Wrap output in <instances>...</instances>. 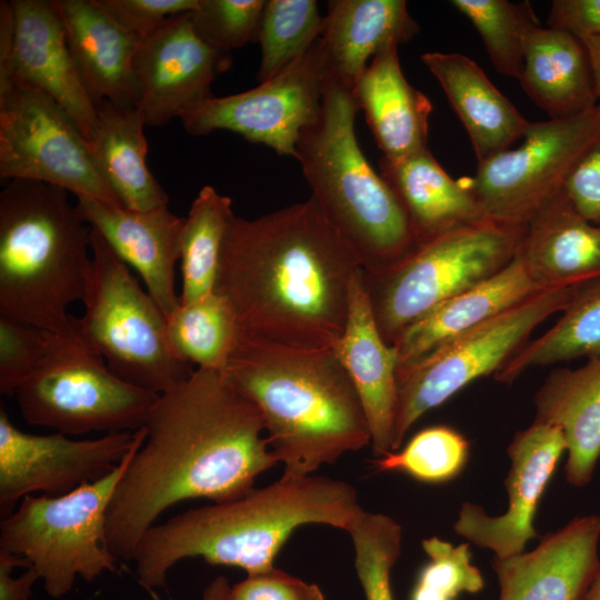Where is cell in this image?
Instances as JSON below:
<instances>
[{"label": "cell", "mask_w": 600, "mask_h": 600, "mask_svg": "<svg viewBox=\"0 0 600 600\" xmlns=\"http://www.w3.org/2000/svg\"><path fill=\"white\" fill-rule=\"evenodd\" d=\"M122 29L138 39L160 28L170 18L193 11L199 0H96Z\"/></svg>", "instance_id": "obj_42"}, {"label": "cell", "mask_w": 600, "mask_h": 600, "mask_svg": "<svg viewBox=\"0 0 600 600\" xmlns=\"http://www.w3.org/2000/svg\"><path fill=\"white\" fill-rule=\"evenodd\" d=\"M482 39L486 51L502 76L520 79L529 33L540 26L529 1L452 0Z\"/></svg>", "instance_id": "obj_36"}, {"label": "cell", "mask_w": 600, "mask_h": 600, "mask_svg": "<svg viewBox=\"0 0 600 600\" xmlns=\"http://www.w3.org/2000/svg\"><path fill=\"white\" fill-rule=\"evenodd\" d=\"M38 579V572L24 559L0 552V600H30Z\"/></svg>", "instance_id": "obj_46"}, {"label": "cell", "mask_w": 600, "mask_h": 600, "mask_svg": "<svg viewBox=\"0 0 600 600\" xmlns=\"http://www.w3.org/2000/svg\"><path fill=\"white\" fill-rule=\"evenodd\" d=\"M13 47L0 68V89L12 81L36 88L56 100L74 120L89 143L97 111L84 89L53 0H12Z\"/></svg>", "instance_id": "obj_18"}, {"label": "cell", "mask_w": 600, "mask_h": 600, "mask_svg": "<svg viewBox=\"0 0 600 600\" xmlns=\"http://www.w3.org/2000/svg\"><path fill=\"white\" fill-rule=\"evenodd\" d=\"M469 441L447 426L426 428L400 451L373 461L378 471H398L426 483H442L458 477L469 458Z\"/></svg>", "instance_id": "obj_37"}, {"label": "cell", "mask_w": 600, "mask_h": 600, "mask_svg": "<svg viewBox=\"0 0 600 600\" xmlns=\"http://www.w3.org/2000/svg\"><path fill=\"white\" fill-rule=\"evenodd\" d=\"M518 81L549 119L574 117L600 103L582 41L548 27L539 26L529 33Z\"/></svg>", "instance_id": "obj_30"}, {"label": "cell", "mask_w": 600, "mask_h": 600, "mask_svg": "<svg viewBox=\"0 0 600 600\" xmlns=\"http://www.w3.org/2000/svg\"><path fill=\"white\" fill-rule=\"evenodd\" d=\"M144 427L123 460L101 479L59 496H26L0 522V552L24 559L48 596L60 599L77 577L93 581L116 571L117 559L106 547L107 511L116 487L144 441Z\"/></svg>", "instance_id": "obj_8"}, {"label": "cell", "mask_w": 600, "mask_h": 600, "mask_svg": "<svg viewBox=\"0 0 600 600\" xmlns=\"http://www.w3.org/2000/svg\"><path fill=\"white\" fill-rule=\"evenodd\" d=\"M92 266L79 319L81 340L120 379L162 394L191 377L171 349L167 318L128 264L91 228Z\"/></svg>", "instance_id": "obj_9"}, {"label": "cell", "mask_w": 600, "mask_h": 600, "mask_svg": "<svg viewBox=\"0 0 600 600\" xmlns=\"http://www.w3.org/2000/svg\"><path fill=\"white\" fill-rule=\"evenodd\" d=\"M160 394L116 376L106 361L72 333H54L51 351L18 389L23 419L63 434L136 431Z\"/></svg>", "instance_id": "obj_11"}, {"label": "cell", "mask_w": 600, "mask_h": 600, "mask_svg": "<svg viewBox=\"0 0 600 600\" xmlns=\"http://www.w3.org/2000/svg\"><path fill=\"white\" fill-rule=\"evenodd\" d=\"M361 264L314 200L256 219L233 216L214 291L241 332L287 346L334 349Z\"/></svg>", "instance_id": "obj_2"}, {"label": "cell", "mask_w": 600, "mask_h": 600, "mask_svg": "<svg viewBox=\"0 0 600 600\" xmlns=\"http://www.w3.org/2000/svg\"><path fill=\"white\" fill-rule=\"evenodd\" d=\"M564 451L563 433L556 426L533 421L518 431L508 447L511 466L504 480L506 512L491 517L481 506L464 502L453 524L457 534L492 550L496 558L524 552L528 541L538 537L537 508Z\"/></svg>", "instance_id": "obj_17"}, {"label": "cell", "mask_w": 600, "mask_h": 600, "mask_svg": "<svg viewBox=\"0 0 600 600\" xmlns=\"http://www.w3.org/2000/svg\"><path fill=\"white\" fill-rule=\"evenodd\" d=\"M97 124L88 143L93 160L123 208L148 211L168 206V196L147 166L144 119L137 108L94 102Z\"/></svg>", "instance_id": "obj_31"}, {"label": "cell", "mask_w": 600, "mask_h": 600, "mask_svg": "<svg viewBox=\"0 0 600 600\" xmlns=\"http://www.w3.org/2000/svg\"><path fill=\"white\" fill-rule=\"evenodd\" d=\"M422 548L429 561L418 573L410 600H457L461 593L483 589V577L471 562L469 543L452 546L431 537L422 540Z\"/></svg>", "instance_id": "obj_39"}, {"label": "cell", "mask_w": 600, "mask_h": 600, "mask_svg": "<svg viewBox=\"0 0 600 600\" xmlns=\"http://www.w3.org/2000/svg\"><path fill=\"white\" fill-rule=\"evenodd\" d=\"M599 138L600 103L574 117L530 121L519 147L478 162L467 183L489 219L527 226Z\"/></svg>", "instance_id": "obj_13"}, {"label": "cell", "mask_w": 600, "mask_h": 600, "mask_svg": "<svg viewBox=\"0 0 600 600\" xmlns=\"http://www.w3.org/2000/svg\"><path fill=\"white\" fill-rule=\"evenodd\" d=\"M54 333L0 318V392L16 396L52 349Z\"/></svg>", "instance_id": "obj_41"}, {"label": "cell", "mask_w": 600, "mask_h": 600, "mask_svg": "<svg viewBox=\"0 0 600 600\" xmlns=\"http://www.w3.org/2000/svg\"><path fill=\"white\" fill-rule=\"evenodd\" d=\"M380 174L401 203L418 244L489 220L467 181L452 179L428 148L396 161L382 157Z\"/></svg>", "instance_id": "obj_27"}, {"label": "cell", "mask_w": 600, "mask_h": 600, "mask_svg": "<svg viewBox=\"0 0 600 600\" xmlns=\"http://www.w3.org/2000/svg\"><path fill=\"white\" fill-rule=\"evenodd\" d=\"M231 586L224 576L211 580L202 592V600H228Z\"/></svg>", "instance_id": "obj_47"}, {"label": "cell", "mask_w": 600, "mask_h": 600, "mask_svg": "<svg viewBox=\"0 0 600 600\" xmlns=\"http://www.w3.org/2000/svg\"><path fill=\"white\" fill-rule=\"evenodd\" d=\"M581 41L584 44L590 58L600 101V36L587 38Z\"/></svg>", "instance_id": "obj_48"}, {"label": "cell", "mask_w": 600, "mask_h": 600, "mask_svg": "<svg viewBox=\"0 0 600 600\" xmlns=\"http://www.w3.org/2000/svg\"><path fill=\"white\" fill-rule=\"evenodd\" d=\"M520 252L541 290L600 281V227L574 208L564 188L529 220Z\"/></svg>", "instance_id": "obj_23"}, {"label": "cell", "mask_w": 600, "mask_h": 600, "mask_svg": "<svg viewBox=\"0 0 600 600\" xmlns=\"http://www.w3.org/2000/svg\"><path fill=\"white\" fill-rule=\"evenodd\" d=\"M361 271L352 280L346 329L333 350L362 402L371 447L383 456L393 451L398 357L379 332Z\"/></svg>", "instance_id": "obj_22"}, {"label": "cell", "mask_w": 600, "mask_h": 600, "mask_svg": "<svg viewBox=\"0 0 600 600\" xmlns=\"http://www.w3.org/2000/svg\"><path fill=\"white\" fill-rule=\"evenodd\" d=\"M228 600H324V596L318 584L274 567L267 572L248 574L231 587Z\"/></svg>", "instance_id": "obj_43"}, {"label": "cell", "mask_w": 600, "mask_h": 600, "mask_svg": "<svg viewBox=\"0 0 600 600\" xmlns=\"http://www.w3.org/2000/svg\"><path fill=\"white\" fill-rule=\"evenodd\" d=\"M220 373L259 409L283 476H311L371 446L362 402L333 349L287 346L240 331Z\"/></svg>", "instance_id": "obj_4"}, {"label": "cell", "mask_w": 600, "mask_h": 600, "mask_svg": "<svg viewBox=\"0 0 600 600\" xmlns=\"http://www.w3.org/2000/svg\"><path fill=\"white\" fill-rule=\"evenodd\" d=\"M79 217L94 228L116 254L132 266L166 318L180 307L176 264L181 256L184 219L168 206L134 211L92 198H77Z\"/></svg>", "instance_id": "obj_19"}, {"label": "cell", "mask_w": 600, "mask_h": 600, "mask_svg": "<svg viewBox=\"0 0 600 600\" xmlns=\"http://www.w3.org/2000/svg\"><path fill=\"white\" fill-rule=\"evenodd\" d=\"M147 434L107 511L106 547L132 562L143 534L167 509L190 499L226 502L247 494L274 467L259 409L219 371L200 369L159 396Z\"/></svg>", "instance_id": "obj_1"}, {"label": "cell", "mask_w": 600, "mask_h": 600, "mask_svg": "<svg viewBox=\"0 0 600 600\" xmlns=\"http://www.w3.org/2000/svg\"><path fill=\"white\" fill-rule=\"evenodd\" d=\"M136 431L73 440L61 432L33 434L12 424L0 408V513L8 516L33 492L66 494L111 472L127 456Z\"/></svg>", "instance_id": "obj_15"}, {"label": "cell", "mask_w": 600, "mask_h": 600, "mask_svg": "<svg viewBox=\"0 0 600 600\" xmlns=\"http://www.w3.org/2000/svg\"><path fill=\"white\" fill-rule=\"evenodd\" d=\"M534 421L558 427L568 453L566 479L586 486L600 458V358L550 373L534 396Z\"/></svg>", "instance_id": "obj_29"}, {"label": "cell", "mask_w": 600, "mask_h": 600, "mask_svg": "<svg viewBox=\"0 0 600 600\" xmlns=\"http://www.w3.org/2000/svg\"><path fill=\"white\" fill-rule=\"evenodd\" d=\"M79 78L93 102L136 108L134 58L139 39L96 0H53Z\"/></svg>", "instance_id": "obj_21"}, {"label": "cell", "mask_w": 600, "mask_h": 600, "mask_svg": "<svg viewBox=\"0 0 600 600\" xmlns=\"http://www.w3.org/2000/svg\"><path fill=\"white\" fill-rule=\"evenodd\" d=\"M397 44L378 52L353 86L359 109L383 158L396 161L428 148L429 98L406 79Z\"/></svg>", "instance_id": "obj_25"}, {"label": "cell", "mask_w": 600, "mask_h": 600, "mask_svg": "<svg viewBox=\"0 0 600 600\" xmlns=\"http://www.w3.org/2000/svg\"><path fill=\"white\" fill-rule=\"evenodd\" d=\"M600 517L574 518L529 552L493 559L499 600H581L600 569Z\"/></svg>", "instance_id": "obj_20"}, {"label": "cell", "mask_w": 600, "mask_h": 600, "mask_svg": "<svg viewBox=\"0 0 600 600\" xmlns=\"http://www.w3.org/2000/svg\"><path fill=\"white\" fill-rule=\"evenodd\" d=\"M581 600H600V569L592 579Z\"/></svg>", "instance_id": "obj_49"}, {"label": "cell", "mask_w": 600, "mask_h": 600, "mask_svg": "<svg viewBox=\"0 0 600 600\" xmlns=\"http://www.w3.org/2000/svg\"><path fill=\"white\" fill-rule=\"evenodd\" d=\"M0 177L40 181L122 207L71 116L44 92L18 81L0 89Z\"/></svg>", "instance_id": "obj_12"}, {"label": "cell", "mask_w": 600, "mask_h": 600, "mask_svg": "<svg viewBox=\"0 0 600 600\" xmlns=\"http://www.w3.org/2000/svg\"><path fill=\"white\" fill-rule=\"evenodd\" d=\"M562 312L553 327L504 363L494 374L498 381L510 383L530 367L600 358V281L588 286Z\"/></svg>", "instance_id": "obj_33"}, {"label": "cell", "mask_w": 600, "mask_h": 600, "mask_svg": "<svg viewBox=\"0 0 600 600\" xmlns=\"http://www.w3.org/2000/svg\"><path fill=\"white\" fill-rule=\"evenodd\" d=\"M353 84L330 72L316 120L299 137L296 159L326 219L362 270L391 267L419 244L397 196L367 160L356 136Z\"/></svg>", "instance_id": "obj_6"}, {"label": "cell", "mask_w": 600, "mask_h": 600, "mask_svg": "<svg viewBox=\"0 0 600 600\" xmlns=\"http://www.w3.org/2000/svg\"><path fill=\"white\" fill-rule=\"evenodd\" d=\"M362 511L357 491L346 481L282 474L237 499L191 508L152 526L133 556L136 579L153 592L167 586L179 561L197 557L240 568L247 576L267 572L297 528L324 524L348 532Z\"/></svg>", "instance_id": "obj_3"}, {"label": "cell", "mask_w": 600, "mask_h": 600, "mask_svg": "<svg viewBox=\"0 0 600 600\" xmlns=\"http://www.w3.org/2000/svg\"><path fill=\"white\" fill-rule=\"evenodd\" d=\"M320 44L329 72L354 86L382 49L420 31L404 0H330Z\"/></svg>", "instance_id": "obj_28"}, {"label": "cell", "mask_w": 600, "mask_h": 600, "mask_svg": "<svg viewBox=\"0 0 600 600\" xmlns=\"http://www.w3.org/2000/svg\"><path fill=\"white\" fill-rule=\"evenodd\" d=\"M323 28L324 16L314 0H267L258 37L259 83L302 59L320 39Z\"/></svg>", "instance_id": "obj_35"}, {"label": "cell", "mask_w": 600, "mask_h": 600, "mask_svg": "<svg viewBox=\"0 0 600 600\" xmlns=\"http://www.w3.org/2000/svg\"><path fill=\"white\" fill-rule=\"evenodd\" d=\"M167 333L174 354L200 369L221 372L240 333L232 307L213 291L167 317Z\"/></svg>", "instance_id": "obj_34"}, {"label": "cell", "mask_w": 600, "mask_h": 600, "mask_svg": "<svg viewBox=\"0 0 600 600\" xmlns=\"http://www.w3.org/2000/svg\"><path fill=\"white\" fill-rule=\"evenodd\" d=\"M230 63V54L199 38L190 12L170 18L139 39L134 58L136 108L146 126H163L213 97L212 82Z\"/></svg>", "instance_id": "obj_16"}, {"label": "cell", "mask_w": 600, "mask_h": 600, "mask_svg": "<svg viewBox=\"0 0 600 600\" xmlns=\"http://www.w3.org/2000/svg\"><path fill=\"white\" fill-rule=\"evenodd\" d=\"M232 200L204 186L191 203L181 239L180 304L214 291L224 236L233 217Z\"/></svg>", "instance_id": "obj_32"}, {"label": "cell", "mask_w": 600, "mask_h": 600, "mask_svg": "<svg viewBox=\"0 0 600 600\" xmlns=\"http://www.w3.org/2000/svg\"><path fill=\"white\" fill-rule=\"evenodd\" d=\"M421 61L440 83L463 124L478 162L511 146L530 123L469 57L452 52H426Z\"/></svg>", "instance_id": "obj_24"}, {"label": "cell", "mask_w": 600, "mask_h": 600, "mask_svg": "<svg viewBox=\"0 0 600 600\" xmlns=\"http://www.w3.org/2000/svg\"><path fill=\"white\" fill-rule=\"evenodd\" d=\"M547 27L579 40L600 36V0H553Z\"/></svg>", "instance_id": "obj_45"}, {"label": "cell", "mask_w": 600, "mask_h": 600, "mask_svg": "<svg viewBox=\"0 0 600 600\" xmlns=\"http://www.w3.org/2000/svg\"><path fill=\"white\" fill-rule=\"evenodd\" d=\"M328 74L319 39L302 59L277 77L244 92L213 96L180 120L196 137L232 131L279 156L296 158L302 130L320 112Z\"/></svg>", "instance_id": "obj_14"}, {"label": "cell", "mask_w": 600, "mask_h": 600, "mask_svg": "<svg viewBox=\"0 0 600 600\" xmlns=\"http://www.w3.org/2000/svg\"><path fill=\"white\" fill-rule=\"evenodd\" d=\"M524 237L526 226L489 219L422 242L391 267L362 270L383 340L393 346L434 307L498 273L520 251Z\"/></svg>", "instance_id": "obj_7"}, {"label": "cell", "mask_w": 600, "mask_h": 600, "mask_svg": "<svg viewBox=\"0 0 600 600\" xmlns=\"http://www.w3.org/2000/svg\"><path fill=\"white\" fill-rule=\"evenodd\" d=\"M92 266L91 227L69 192L9 180L0 192V318L52 333L78 330L68 312L82 301Z\"/></svg>", "instance_id": "obj_5"}, {"label": "cell", "mask_w": 600, "mask_h": 600, "mask_svg": "<svg viewBox=\"0 0 600 600\" xmlns=\"http://www.w3.org/2000/svg\"><path fill=\"white\" fill-rule=\"evenodd\" d=\"M574 208L600 227V138L578 162L564 184Z\"/></svg>", "instance_id": "obj_44"}, {"label": "cell", "mask_w": 600, "mask_h": 600, "mask_svg": "<svg viewBox=\"0 0 600 600\" xmlns=\"http://www.w3.org/2000/svg\"><path fill=\"white\" fill-rule=\"evenodd\" d=\"M267 0H199L190 12L191 23L212 49L230 54L250 42H258Z\"/></svg>", "instance_id": "obj_40"}, {"label": "cell", "mask_w": 600, "mask_h": 600, "mask_svg": "<svg viewBox=\"0 0 600 600\" xmlns=\"http://www.w3.org/2000/svg\"><path fill=\"white\" fill-rule=\"evenodd\" d=\"M348 533L366 600H393L391 571L401 552V526L387 514L363 510Z\"/></svg>", "instance_id": "obj_38"}, {"label": "cell", "mask_w": 600, "mask_h": 600, "mask_svg": "<svg viewBox=\"0 0 600 600\" xmlns=\"http://www.w3.org/2000/svg\"><path fill=\"white\" fill-rule=\"evenodd\" d=\"M590 284L540 291L421 358L398 366L393 451L422 414L476 379L496 374L539 323L566 310Z\"/></svg>", "instance_id": "obj_10"}, {"label": "cell", "mask_w": 600, "mask_h": 600, "mask_svg": "<svg viewBox=\"0 0 600 600\" xmlns=\"http://www.w3.org/2000/svg\"><path fill=\"white\" fill-rule=\"evenodd\" d=\"M540 291L519 251L498 273L441 302L406 328L393 343L398 366L421 358Z\"/></svg>", "instance_id": "obj_26"}]
</instances>
